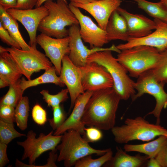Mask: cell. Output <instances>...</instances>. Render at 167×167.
Returning <instances> with one entry per match:
<instances>
[{
	"label": "cell",
	"instance_id": "d4e9b609",
	"mask_svg": "<svg viewBox=\"0 0 167 167\" xmlns=\"http://www.w3.org/2000/svg\"><path fill=\"white\" fill-rule=\"evenodd\" d=\"M29 111L28 98L23 96L15 109V122L21 130H25L27 128Z\"/></svg>",
	"mask_w": 167,
	"mask_h": 167
},
{
	"label": "cell",
	"instance_id": "cb8c5ba5",
	"mask_svg": "<svg viewBox=\"0 0 167 167\" xmlns=\"http://www.w3.org/2000/svg\"><path fill=\"white\" fill-rule=\"evenodd\" d=\"M57 71L54 66L45 70V72L39 77L32 80H26L24 77L20 79V85L22 90H24L29 87L38 85L52 83L60 87L65 85L60 77L57 75Z\"/></svg>",
	"mask_w": 167,
	"mask_h": 167
},
{
	"label": "cell",
	"instance_id": "83f0119b",
	"mask_svg": "<svg viewBox=\"0 0 167 167\" xmlns=\"http://www.w3.org/2000/svg\"><path fill=\"white\" fill-rule=\"evenodd\" d=\"M113 152L111 149L100 157L93 159L91 155H89L78 160L75 167H101L111 159Z\"/></svg>",
	"mask_w": 167,
	"mask_h": 167
},
{
	"label": "cell",
	"instance_id": "4fadbf2b",
	"mask_svg": "<svg viewBox=\"0 0 167 167\" xmlns=\"http://www.w3.org/2000/svg\"><path fill=\"white\" fill-rule=\"evenodd\" d=\"M69 36L61 38H54L41 33L36 36V41L43 49L46 56L56 68L57 73L60 75L62 61L64 57L70 52Z\"/></svg>",
	"mask_w": 167,
	"mask_h": 167
},
{
	"label": "cell",
	"instance_id": "7a4b0ae2",
	"mask_svg": "<svg viewBox=\"0 0 167 167\" xmlns=\"http://www.w3.org/2000/svg\"><path fill=\"white\" fill-rule=\"evenodd\" d=\"M44 5L49 11L48 14L41 20L38 30L41 33L57 38L68 36L66 27L79 25V21L70 9L67 2L63 0H47Z\"/></svg>",
	"mask_w": 167,
	"mask_h": 167
},
{
	"label": "cell",
	"instance_id": "603a6c76",
	"mask_svg": "<svg viewBox=\"0 0 167 167\" xmlns=\"http://www.w3.org/2000/svg\"><path fill=\"white\" fill-rule=\"evenodd\" d=\"M167 142V136L163 135L147 143L139 144H125L123 149L126 152H138L148 156L149 158H155Z\"/></svg>",
	"mask_w": 167,
	"mask_h": 167
},
{
	"label": "cell",
	"instance_id": "8d00e7d4",
	"mask_svg": "<svg viewBox=\"0 0 167 167\" xmlns=\"http://www.w3.org/2000/svg\"><path fill=\"white\" fill-rule=\"evenodd\" d=\"M8 105H0V120L14 123L15 122V109Z\"/></svg>",
	"mask_w": 167,
	"mask_h": 167
},
{
	"label": "cell",
	"instance_id": "e575fe53",
	"mask_svg": "<svg viewBox=\"0 0 167 167\" xmlns=\"http://www.w3.org/2000/svg\"><path fill=\"white\" fill-rule=\"evenodd\" d=\"M32 116L33 121L39 125H43L47 122L46 111L39 104H36L33 107Z\"/></svg>",
	"mask_w": 167,
	"mask_h": 167
},
{
	"label": "cell",
	"instance_id": "484cf974",
	"mask_svg": "<svg viewBox=\"0 0 167 167\" xmlns=\"http://www.w3.org/2000/svg\"><path fill=\"white\" fill-rule=\"evenodd\" d=\"M136 2L138 7L150 16L167 23V11L164 9L158 2L146 0H132Z\"/></svg>",
	"mask_w": 167,
	"mask_h": 167
},
{
	"label": "cell",
	"instance_id": "8992f818",
	"mask_svg": "<svg viewBox=\"0 0 167 167\" xmlns=\"http://www.w3.org/2000/svg\"><path fill=\"white\" fill-rule=\"evenodd\" d=\"M160 56V52L156 49L140 45L121 50L116 59L130 76L138 78L143 73L154 68Z\"/></svg>",
	"mask_w": 167,
	"mask_h": 167
},
{
	"label": "cell",
	"instance_id": "3957f363",
	"mask_svg": "<svg viewBox=\"0 0 167 167\" xmlns=\"http://www.w3.org/2000/svg\"><path fill=\"white\" fill-rule=\"evenodd\" d=\"M116 142L126 144L137 140L149 141L157 136H167V130L160 124L150 123L144 118H127L123 125L114 126L111 130Z\"/></svg>",
	"mask_w": 167,
	"mask_h": 167
},
{
	"label": "cell",
	"instance_id": "ba28073f",
	"mask_svg": "<svg viewBox=\"0 0 167 167\" xmlns=\"http://www.w3.org/2000/svg\"><path fill=\"white\" fill-rule=\"evenodd\" d=\"M31 47L30 50L25 51L12 47L0 46V53L9 52L22 74L28 80L31 79L33 73L45 71L52 66V62L45 54L37 50L36 46Z\"/></svg>",
	"mask_w": 167,
	"mask_h": 167
},
{
	"label": "cell",
	"instance_id": "b9f144b4",
	"mask_svg": "<svg viewBox=\"0 0 167 167\" xmlns=\"http://www.w3.org/2000/svg\"><path fill=\"white\" fill-rule=\"evenodd\" d=\"M7 144L0 143V167H3L9 162L7 154Z\"/></svg>",
	"mask_w": 167,
	"mask_h": 167
},
{
	"label": "cell",
	"instance_id": "7402d4cb",
	"mask_svg": "<svg viewBox=\"0 0 167 167\" xmlns=\"http://www.w3.org/2000/svg\"><path fill=\"white\" fill-rule=\"evenodd\" d=\"M22 75L9 52L0 53V78L6 80L10 85L16 83Z\"/></svg>",
	"mask_w": 167,
	"mask_h": 167
},
{
	"label": "cell",
	"instance_id": "5b68a950",
	"mask_svg": "<svg viewBox=\"0 0 167 167\" xmlns=\"http://www.w3.org/2000/svg\"><path fill=\"white\" fill-rule=\"evenodd\" d=\"M94 62L104 67L112 76L113 87L121 100H126L135 94V82L127 74V71L112 55V51L95 52L89 55L87 63Z\"/></svg>",
	"mask_w": 167,
	"mask_h": 167
},
{
	"label": "cell",
	"instance_id": "ee69618b",
	"mask_svg": "<svg viewBox=\"0 0 167 167\" xmlns=\"http://www.w3.org/2000/svg\"><path fill=\"white\" fill-rule=\"evenodd\" d=\"M146 166L148 167H161L155 158H150L146 163Z\"/></svg>",
	"mask_w": 167,
	"mask_h": 167
},
{
	"label": "cell",
	"instance_id": "30bf717a",
	"mask_svg": "<svg viewBox=\"0 0 167 167\" xmlns=\"http://www.w3.org/2000/svg\"><path fill=\"white\" fill-rule=\"evenodd\" d=\"M68 5L79 21L82 39L89 45L90 48H101L109 42L105 30L97 25L89 17L83 14L79 8L71 2Z\"/></svg>",
	"mask_w": 167,
	"mask_h": 167
},
{
	"label": "cell",
	"instance_id": "f546056e",
	"mask_svg": "<svg viewBox=\"0 0 167 167\" xmlns=\"http://www.w3.org/2000/svg\"><path fill=\"white\" fill-rule=\"evenodd\" d=\"M160 52L159 61L152 70L156 80L165 84L167 83V48Z\"/></svg>",
	"mask_w": 167,
	"mask_h": 167
},
{
	"label": "cell",
	"instance_id": "60d3db41",
	"mask_svg": "<svg viewBox=\"0 0 167 167\" xmlns=\"http://www.w3.org/2000/svg\"><path fill=\"white\" fill-rule=\"evenodd\" d=\"M38 0H18L15 9L25 10L33 9Z\"/></svg>",
	"mask_w": 167,
	"mask_h": 167
},
{
	"label": "cell",
	"instance_id": "7bdbcfd3",
	"mask_svg": "<svg viewBox=\"0 0 167 167\" xmlns=\"http://www.w3.org/2000/svg\"><path fill=\"white\" fill-rule=\"evenodd\" d=\"M18 0H0V5L5 9L7 10L11 8H15Z\"/></svg>",
	"mask_w": 167,
	"mask_h": 167
},
{
	"label": "cell",
	"instance_id": "2e32d148",
	"mask_svg": "<svg viewBox=\"0 0 167 167\" xmlns=\"http://www.w3.org/2000/svg\"><path fill=\"white\" fill-rule=\"evenodd\" d=\"M59 77L69 91L71 99V111L78 97L85 91L82 84L80 68L72 62L68 55H65L62 59Z\"/></svg>",
	"mask_w": 167,
	"mask_h": 167
},
{
	"label": "cell",
	"instance_id": "6da1fadb",
	"mask_svg": "<svg viewBox=\"0 0 167 167\" xmlns=\"http://www.w3.org/2000/svg\"><path fill=\"white\" fill-rule=\"evenodd\" d=\"M121 100L113 87L93 92L85 106L82 122L89 127L111 130L115 126Z\"/></svg>",
	"mask_w": 167,
	"mask_h": 167
},
{
	"label": "cell",
	"instance_id": "52a82bcc",
	"mask_svg": "<svg viewBox=\"0 0 167 167\" xmlns=\"http://www.w3.org/2000/svg\"><path fill=\"white\" fill-rule=\"evenodd\" d=\"M135 83L134 87L136 94L131 98L133 101L144 94H149L154 97L156 101L153 110L146 116L152 114L156 118L157 124H160L161 113L163 109L167 107V93L164 90L165 84L158 81L155 77L152 69L141 74Z\"/></svg>",
	"mask_w": 167,
	"mask_h": 167
},
{
	"label": "cell",
	"instance_id": "9a60e30c",
	"mask_svg": "<svg viewBox=\"0 0 167 167\" xmlns=\"http://www.w3.org/2000/svg\"><path fill=\"white\" fill-rule=\"evenodd\" d=\"M156 27L149 35L138 38H130L126 42L116 46L121 51L140 45H147L156 49L160 52L167 48V23L154 19Z\"/></svg>",
	"mask_w": 167,
	"mask_h": 167
},
{
	"label": "cell",
	"instance_id": "f6af8a7d",
	"mask_svg": "<svg viewBox=\"0 0 167 167\" xmlns=\"http://www.w3.org/2000/svg\"><path fill=\"white\" fill-rule=\"evenodd\" d=\"M70 2L83 4H87L101 0H68Z\"/></svg>",
	"mask_w": 167,
	"mask_h": 167
},
{
	"label": "cell",
	"instance_id": "ab89813d",
	"mask_svg": "<svg viewBox=\"0 0 167 167\" xmlns=\"http://www.w3.org/2000/svg\"><path fill=\"white\" fill-rule=\"evenodd\" d=\"M161 167H167V142L155 157Z\"/></svg>",
	"mask_w": 167,
	"mask_h": 167
},
{
	"label": "cell",
	"instance_id": "ac0fdd59",
	"mask_svg": "<svg viewBox=\"0 0 167 167\" xmlns=\"http://www.w3.org/2000/svg\"><path fill=\"white\" fill-rule=\"evenodd\" d=\"M93 92L87 91L80 94L76 100L73 109L69 117L62 125L55 130L53 135H59L70 129L77 131L83 135L85 125L82 122L85 106Z\"/></svg>",
	"mask_w": 167,
	"mask_h": 167
},
{
	"label": "cell",
	"instance_id": "7dc6e473",
	"mask_svg": "<svg viewBox=\"0 0 167 167\" xmlns=\"http://www.w3.org/2000/svg\"><path fill=\"white\" fill-rule=\"evenodd\" d=\"M158 3L164 9L167 11V0H160Z\"/></svg>",
	"mask_w": 167,
	"mask_h": 167
},
{
	"label": "cell",
	"instance_id": "4316f807",
	"mask_svg": "<svg viewBox=\"0 0 167 167\" xmlns=\"http://www.w3.org/2000/svg\"><path fill=\"white\" fill-rule=\"evenodd\" d=\"M24 91L21 86L20 79L9 86L7 92L1 99L0 105H8L15 108L23 97Z\"/></svg>",
	"mask_w": 167,
	"mask_h": 167
},
{
	"label": "cell",
	"instance_id": "e0dca14e",
	"mask_svg": "<svg viewBox=\"0 0 167 167\" xmlns=\"http://www.w3.org/2000/svg\"><path fill=\"white\" fill-rule=\"evenodd\" d=\"M121 2V0H101L87 4L70 2L88 12L96 20L98 26L105 30L110 15L119 7Z\"/></svg>",
	"mask_w": 167,
	"mask_h": 167
},
{
	"label": "cell",
	"instance_id": "bcb514c9",
	"mask_svg": "<svg viewBox=\"0 0 167 167\" xmlns=\"http://www.w3.org/2000/svg\"><path fill=\"white\" fill-rule=\"evenodd\" d=\"M10 84L6 80L0 78V88H2L10 86Z\"/></svg>",
	"mask_w": 167,
	"mask_h": 167
},
{
	"label": "cell",
	"instance_id": "7c38bea8",
	"mask_svg": "<svg viewBox=\"0 0 167 167\" xmlns=\"http://www.w3.org/2000/svg\"><path fill=\"white\" fill-rule=\"evenodd\" d=\"M68 30L70 49L68 56L72 62L77 66L81 67L85 66L87 63L88 57L95 52L107 50L115 51L118 53L121 52L114 44L109 48L88 49L83 42L79 34V25H73L70 26Z\"/></svg>",
	"mask_w": 167,
	"mask_h": 167
},
{
	"label": "cell",
	"instance_id": "f1b7e54d",
	"mask_svg": "<svg viewBox=\"0 0 167 167\" xmlns=\"http://www.w3.org/2000/svg\"><path fill=\"white\" fill-rule=\"evenodd\" d=\"M26 136L25 134L21 133L15 129L14 123L0 120V143L8 145L15 138Z\"/></svg>",
	"mask_w": 167,
	"mask_h": 167
},
{
	"label": "cell",
	"instance_id": "277c9868",
	"mask_svg": "<svg viewBox=\"0 0 167 167\" xmlns=\"http://www.w3.org/2000/svg\"><path fill=\"white\" fill-rule=\"evenodd\" d=\"M81 135L73 129L69 130L62 135L61 143L56 147L59 152L57 161H63L65 167L74 166L78 160L89 155L101 156L111 149H95Z\"/></svg>",
	"mask_w": 167,
	"mask_h": 167
},
{
	"label": "cell",
	"instance_id": "d590c367",
	"mask_svg": "<svg viewBox=\"0 0 167 167\" xmlns=\"http://www.w3.org/2000/svg\"><path fill=\"white\" fill-rule=\"evenodd\" d=\"M85 133L83 136L88 143H94L100 140L103 137V134L101 130L94 126L85 127Z\"/></svg>",
	"mask_w": 167,
	"mask_h": 167
},
{
	"label": "cell",
	"instance_id": "44dd1931",
	"mask_svg": "<svg viewBox=\"0 0 167 167\" xmlns=\"http://www.w3.org/2000/svg\"><path fill=\"white\" fill-rule=\"evenodd\" d=\"M116 152L114 156L105 163L104 167H140L147 162L150 158L148 156L138 154L131 156L122 148L117 146Z\"/></svg>",
	"mask_w": 167,
	"mask_h": 167
},
{
	"label": "cell",
	"instance_id": "1f68e13d",
	"mask_svg": "<svg viewBox=\"0 0 167 167\" xmlns=\"http://www.w3.org/2000/svg\"><path fill=\"white\" fill-rule=\"evenodd\" d=\"M7 30L10 35L18 44L22 49L25 51L30 49L31 46L26 42L19 32L18 24L16 20L13 18L11 24Z\"/></svg>",
	"mask_w": 167,
	"mask_h": 167
},
{
	"label": "cell",
	"instance_id": "d6a6232c",
	"mask_svg": "<svg viewBox=\"0 0 167 167\" xmlns=\"http://www.w3.org/2000/svg\"><path fill=\"white\" fill-rule=\"evenodd\" d=\"M53 117L48 119L50 126L54 130L60 127L66 119V116L61 106L59 105L52 108Z\"/></svg>",
	"mask_w": 167,
	"mask_h": 167
},
{
	"label": "cell",
	"instance_id": "9c48e42d",
	"mask_svg": "<svg viewBox=\"0 0 167 167\" xmlns=\"http://www.w3.org/2000/svg\"><path fill=\"white\" fill-rule=\"evenodd\" d=\"M53 131L45 135L40 133L36 137V134L32 130L29 131L27 139L23 141H18L17 143L24 148L21 159H28V164L35 165L36 159L44 152L55 149L60 143L62 135H55Z\"/></svg>",
	"mask_w": 167,
	"mask_h": 167
},
{
	"label": "cell",
	"instance_id": "4dcf8cb0",
	"mask_svg": "<svg viewBox=\"0 0 167 167\" xmlns=\"http://www.w3.org/2000/svg\"><path fill=\"white\" fill-rule=\"evenodd\" d=\"M68 93L67 88L62 89L57 94L53 95L50 94L49 91L46 90L40 92L48 106L51 107L52 108L59 105L60 103L66 101L68 98Z\"/></svg>",
	"mask_w": 167,
	"mask_h": 167
},
{
	"label": "cell",
	"instance_id": "f35d334b",
	"mask_svg": "<svg viewBox=\"0 0 167 167\" xmlns=\"http://www.w3.org/2000/svg\"><path fill=\"white\" fill-rule=\"evenodd\" d=\"M7 11L0 5V23L3 28L7 30L11 24L13 18Z\"/></svg>",
	"mask_w": 167,
	"mask_h": 167
},
{
	"label": "cell",
	"instance_id": "ffe728a7",
	"mask_svg": "<svg viewBox=\"0 0 167 167\" xmlns=\"http://www.w3.org/2000/svg\"><path fill=\"white\" fill-rule=\"evenodd\" d=\"M105 31L109 42L117 40L127 41L130 38L126 22L117 10L110 15Z\"/></svg>",
	"mask_w": 167,
	"mask_h": 167
},
{
	"label": "cell",
	"instance_id": "74e56055",
	"mask_svg": "<svg viewBox=\"0 0 167 167\" xmlns=\"http://www.w3.org/2000/svg\"><path fill=\"white\" fill-rule=\"evenodd\" d=\"M0 38L3 42L12 47L21 49L18 44L12 38L7 30L3 27L0 23Z\"/></svg>",
	"mask_w": 167,
	"mask_h": 167
},
{
	"label": "cell",
	"instance_id": "5bb4252c",
	"mask_svg": "<svg viewBox=\"0 0 167 167\" xmlns=\"http://www.w3.org/2000/svg\"><path fill=\"white\" fill-rule=\"evenodd\" d=\"M7 11L13 18L24 27L29 35L30 46H36L37 31L41 20L49 14L47 8L44 5L31 9L11 8Z\"/></svg>",
	"mask_w": 167,
	"mask_h": 167
},
{
	"label": "cell",
	"instance_id": "c3c4849f",
	"mask_svg": "<svg viewBox=\"0 0 167 167\" xmlns=\"http://www.w3.org/2000/svg\"><path fill=\"white\" fill-rule=\"evenodd\" d=\"M47 0H38L36 5L35 6V7H38L42 5V4L44 3ZM66 2H67V0H63Z\"/></svg>",
	"mask_w": 167,
	"mask_h": 167
},
{
	"label": "cell",
	"instance_id": "d6986e66",
	"mask_svg": "<svg viewBox=\"0 0 167 167\" xmlns=\"http://www.w3.org/2000/svg\"><path fill=\"white\" fill-rule=\"evenodd\" d=\"M116 10L126 22L130 38L146 36L156 28V24L154 21L144 15L131 13L120 6Z\"/></svg>",
	"mask_w": 167,
	"mask_h": 167
},
{
	"label": "cell",
	"instance_id": "836d02e7",
	"mask_svg": "<svg viewBox=\"0 0 167 167\" xmlns=\"http://www.w3.org/2000/svg\"><path fill=\"white\" fill-rule=\"evenodd\" d=\"M57 150L51 151L49 154V157L46 164L43 165H30L24 163L17 159L15 162V166L17 167H57L56 162L57 161L58 155Z\"/></svg>",
	"mask_w": 167,
	"mask_h": 167
},
{
	"label": "cell",
	"instance_id": "8fae6325",
	"mask_svg": "<svg viewBox=\"0 0 167 167\" xmlns=\"http://www.w3.org/2000/svg\"><path fill=\"white\" fill-rule=\"evenodd\" d=\"M81 83L84 91L94 92L113 87V78L106 69L94 62L79 67Z\"/></svg>",
	"mask_w": 167,
	"mask_h": 167
}]
</instances>
